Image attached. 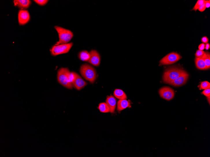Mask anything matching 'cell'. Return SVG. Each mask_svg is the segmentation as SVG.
I'll use <instances>...</instances> for the list:
<instances>
[{
  "mask_svg": "<svg viewBox=\"0 0 210 157\" xmlns=\"http://www.w3.org/2000/svg\"><path fill=\"white\" fill-rule=\"evenodd\" d=\"M130 107V102L126 99H120L117 102V110L119 112Z\"/></svg>",
  "mask_w": 210,
  "mask_h": 157,
  "instance_id": "cell-14",
  "label": "cell"
},
{
  "mask_svg": "<svg viewBox=\"0 0 210 157\" xmlns=\"http://www.w3.org/2000/svg\"><path fill=\"white\" fill-rule=\"evenodd\" d=\"M80 72L85 80L91 83H94L96 78L97 73L93 67L88 64H84L80 67Z\"/></svg>",
  "mask_w": 210,
  "mask_h": 157,
  "instance_id": "cell-2",
  "label": "cell"
},
{
  "mask_svg": "<svg viewBox=\"0 0 210 157\" xmlns=\"http://www.w3.org/2000/svg\"><path fill=\"white\" fill-rule=\"evenodd\" d=\"M106 103L109 107L110 112L114 113L115 112L116 105V99L112 95L108 96L106 100Z\"/></svg>",
  "mask_w": 210,
  "mask_h": 157,
  "instance_id": "cell-12",
  "label": "cell"
},
{
  "mask_svg": "<svg viewBox=\"0 0 210 157\" xmlns=\"http://www.w3.org/2000/svg\"><path fill=\"white\" fill-rule=\"evenodd\" d=\"M187 73L182 69L176 67H173L166 69L163 73V80L165 83L170 82Z\"/></svg>",
  "mask_w": 210,
  "mask_h": 157,
  "instance_id": "cell-1",
  "label": "cell"
},
{
  "mask_svg": "<svg viewBox=\"0 0 210 157\" xmlns=\"http://www.w3.org/2000/svg\"><path fill=\"white\" fill-rule=\"evenodd\" d=\"M34 1L37 3L38 4L43 6L46 5L49 1H47V0H35Z\"/></svg>",
  "mask_w": 210,
  "mask_h": 157,
  "instance_id": "cell-24",
  "label": "cell"
},
{
  "mask_svg": "<svg viewBox=\"0 0 210 157\" xmlns=\"http://www.w3.org/2000/svg\"><path fill=\"white\" fill-rule=\"evenodd\" d=\"M205 45L204 43L201 44L198 46V48L199 50H200L203 51L205 49Z\"/></svg>",
  "mask_w": 210,
  "mask_h": 157,
  "instance_id": "cell-28",
  "label": "cell"
},
{
  "mask_svg": "<svg viewBox=\"0 0 210 157\" xmlns=\"http://www.w3.org/2000/svg\"><path fill=\"white\" fill-rule=\"evenodd\" d=\"M98 109L101 112L103 113H107L110 112L109 106L106 103H102L99 105Z\"/></svg>",
  "mask_w": 210,
  "mask_h": 157,
  "instance_id": "cell-18",
  "label": "cell"
},
{
  "mask_svg": "<svg viewBox=\"0 0 210 157\" xmlns=\"http://www.w3.org/2000/svg\"><path fill=\"white\" fill-rule=\"evenodd\" d=\"M205 0H198L193 9V10L197 11L200 7L205 2Z\"/></svg>",
  "mask_w": 210,
  "mask_h": 157,
  "instance_id": "cell-22",
  "label": "cell"
},
{
  "mask_svg": "<svg viewBox=\"0 0 210 157\" xmlns=\"http://www.w3.org/2000/svg\"><path fill=\"white\" fill-rule=\"evenodd\" d=\"M202 94H203L206 97H209L210 96V89L208 88L205 89L202 92Z\"/></svg>",
  "mask_w": 210,
  "mask_h": 157,
  "instance_id": "cell-25",
  "label": "cell"
},
{
  "mask_svg": "<svg viewBox=\"0 0 210 157\" xmlns=\"http://www.w3.org/2000/svg\"><path fill=\"white\" fill-rule=\"evenodd\" d=\"M87 84L86 82L77 74L76 79L73 84V87L77 90H79L86 86Z\"/></svg>",
  "mask_w": 210,
  "mask_h": 157,
  "instance_id": "cell-11",
  "label": "cell"
},
{
  "mask_svg": "<svg viewBox=\"0 0 210 157\" xmlns=\"http://www.w3.org/2000/svg\"><path fill=\"white\" fill-rule=\"evenodd\" d=\"M55 28L59 35V41L55 44L58 45L68 43L73 37V34L70 31L58 26Z\"/></svg>",
  "mask_w": 210,
  "mask_h": 157,
  "instance_id": "cell-3",
  "label": "cell"
},
{
  "mask_svg": "<svg viewBox=\"0 0 210 157\" xmlns=\"http://www.w3.org/2000/svg\"><path fill=\"white\" fill-rule=\"evenodd\" d=\"M196 66L197 68L201 70H207L204 60L202 58H196L195 59Z\"/></svg>",
  "mask_w": 210,
  "mask_h": 157,
  "instance_id": "cell-15",
  "label": "cell"
},
{
  "mask_svg": "<svg viewBox=\"0 0 210 157\" xmlns=\"http://www.w3.org/2000/svg\"><path fill=\"white\" fill-rule=\"evenodd\" d=\"M202 58L204 60L207 69L210 67V54L209 52H205V54Z\"/></svg>",
  "mask_w": 210,
  "mask_h": 157,
  "instance_id": "cell-19",
  "label": "cell"
},
{
  "mask_svg": "<svg viewBox=\"0 0 210 157\" xmlns=\"http://www.w3.org/2000/svg\"><path fill=\"white\" fill-rule=\"evenodd\" d=\"M205 51L198 50L195 53V56L196 58H202L205 54Z\"/></svg>",
  "mask_w": 210,
  "mask_h": 157,
  "instance_id": "cell-23",
  "label": "cell"
},
{
  "mask_svg": "<svg viewBox=\"0 0 210 157\" xmlns=\"http://www.w3.org/2000/svg\"><path fill=\"white\" fill-rule=\"evenodd\" d=\"M159 93L162 98L167 101L172 99L175 94L173 90L168 87H163L160 89Z\"/></svg>",
  "mask_w": 210,
  "mask_h": 157,
  "instance_id": "cell-7",
  "label": "cell"
},
{
  "mask_svg": "<svg viewBox=\"0 0 210 157\" xmlns=\"http://www.w3.org/2000/svg\"><path fill=\"white\" fill-rule=\"evenodd\" d=\"M206 8V7L204 2L203 3H202V4L200 7H199L198 10L200 12H202L204 11Z\"/></svg>",
  "mask_w": 210,
  "mask_h": 157,
  "instance_id": "cell-26",
  "label": "cell"
},
{
  "mask_svg": "<svg viewBox=\"0 0 210 157\" xmlns=\"http://www.w3.org/2000/svg\"><path fill=\"white\" fill-rule=\"evenodd\" d=\"M210 48V45L209 43H207L205 45V48L206 50H208Z\"/></svg>",
  "mask_w": 210,
  "mask_h": 157,
  "instance_id": "cell-30",
  "label": "cell"
},
{
  "mask_svg": "<svg viewBox=\"0 0 210 157\" xmlns=\"http://www.w3.org/2000/svg\"><path fill=\"white\" fill-rule=\"evenodd\" d=\"M70 72L67 68H61L57 73V80L59 83L66 88L72 89L73 85L69 80V76Z\"/></svg>",
  "mask_w": 210,
  "mask_h": 157,
  "instance_id": "cell-4",
  "label": "cell"
},
{
  "mask_svg": "<svg viewBox=\"0 0 210 157\" xmlns=\"http://www.w3.org/2000/svg\"><path fill=\"white\" fill-rule=\"evenodd\" d=\"M189 74L187 73L170 82L168 84L175 87H179L185 84L188 80Z\"/></svg>",
  "mask_w": 210,
  "mask_h": 157,
  "instance_id": "cell-9",
  "label": "cell"
},
{
  "mask_svg": "<svg viewBox=\"0 0 210 157\" xmlns=\"http://www.w3.org/2000/svg\"><path fill=\"white\" fill-rule=\"evenodd\" d=\"M199 87L200 90H205L206 89L209 88H210V84L207 81L202 82L199 86Z\"/></svg>",
  "mask_w": 210,
  "mask_h": 157,
  "instance_id": "cell-20",
  "label": "cell"
},
{
  "mask_svg": "<svg viewBox=\"0 0 210 157\" xmlns=\"http://www.w3.org/2000/svg\"><path fill=\"white\" fill-rule=\"evenodd\" d=\"M90 58L88 62L95 66H99L101 63V56L99 53L96 50H93L90 52Z\"/></svg>",
  "mask_w": 210,
  "mask_h": 157,
  "instance_id": "cell-10",
  "label": "cell"
},
{
  "mask_svg": "<svg viewBox=\"0 0 210 157\" xmlns=\"http://www.w3.org/2000/svg\"><path fill=\"white\" fill-rule=\"evenodd\" d=\"M18 19L20 25H23L27 23L30 20L29 12L26 10H20L18 14Z\"/></svg>",
  "mask_w": 210,
  "mask_h": 157,
  "instance_id": "cell-8",
  "label": "cell"
},
{
  "mask_svg": "<svg viewBox=\"0 0 210 157\" xmlns=\"http://www.w3.org/2000/svg\"><path fill=\"white\" fill-rule=\"evenodd\" d=\"M78 57L81 60L84 62H88L90 58V53L87 51H83L79 53Z\"/></svg>",
  "mask_w": 210,
  "mask_h": 157,
  "instance_id": "cell-17",
  "label": "cell"
},
{
  "mask_svg": "<svg viewBox=\"0 0 210 157\" xmlns=\"http://www.w3.org/2000/svg\"><path fill=\"white\" fill-rule=\"evenodd\" d=\"M77 73L74 72H70L69 76V80L70 82L73 84L75 80L77 77Z\"/></svg>",
  "mask_w": 210,
  "mask_h": 157,
  "instance_id": "cell-21",
  "label": "cell"
},
{
  "mask_svg": "<svg viewBox=\"0 0 210 157\" xmlns=\"http://www.w3.org/2000/svg\"><path fill=\"white\" fill-rule=\"evenodd\" d=\"M182 57L178 53L172 52L165 56L161 60L160 63L163 65H168L175 63L180 60Z\"/></svg>",
  "mask_w": 210,
  "mask_h": 157,
  "instance_id": "cell-6",
  "label": "cell"
},
{
  "mask_svg": "<svg viewBox=\"0 0 210 157\" xmlns=\"http://www.w3.org/2000/svg\"><path fill=\"white\" fill-rule=\"evenodd\" d=\"M201 41L203 43L206 44L208 43L209 39L207 37L204 36L201 38Z\"/></svg>",
  "mask_w": 210,
  "mask_h": 157,
  "instance_id": "cell-27",
  "label": "cell"
},
{
  "mask_svg": "<svg viewBox=\"0 0 210 157\" xmlns=\"http://www.w3.org/2000/svg\"><path fill=\"white\" fill-rule=\"evenodd\" d=\"M114 95L116 98L120 99H127L125 93L120 89H116L114 92Z\"/></svg>",
  "mask_w": 210,
  "mask_h": 157,
  "instance_id": "cell-16",
  "label": "cell"
},
{
  "mask_svg": "<svg viewBox=\"0 0 210 157\" xmlns=\"http://www.w3.org/2000/svg\"><path fill=\"white\" fill-rule=\"evenodd\" d=\"M205 3L206 7V8H208L210 6V1H205Z\"/></svg>",
  "mask_w": 210,
  "mask_h": 157,
  "instance_id": "cell-29",
  "label": "cell"
},
{
  "mask_svg": "<svg viewBox=\"0 0 210 157\" xmlns=\"http://www.w3.org/2000/svg\"><path fill=\"white\" fill-rule=\"evenodd\" d=\"M31 2V1L29 0H15L14 1V5L22 9L28 8Z\"/></svg>",
  "mask_w": 210,
  "mask_h": 157,
  "instance_id": "cell-13",
  "label": "cell"
},
{
  "mask_svg": "<svg viewBox=\"0 0 210 157\" xmlns=\"http://www.w3.org/2000/svg\"><path fill=\"white\" fill-rule=\"evenodd\" d=\"M73 45V42L53 46L50 50L51 54L55 56L68 52Z\"/></svg>",
  "mask_w": 210,
  "mask_h": 157,
  "instance_id": "cell-5",
  "label": "cell"
},
{
  "mask_svg": "<svg viewBox=\"0 0 210 157\" xmlns=\"http://www.w3.org/2000/svg\"><path fill=\"white\" fill-rule=\"evenodd\" d=\"M207 99H208H208H209V101H209V104H210V96H209V97H208V98Z\"/></svg>",
  "mask_w": 210,
  "mask_h": 157,
  "instance_id": "cell-31",
  "label": "cell"
}]
</instances>
